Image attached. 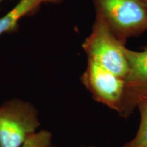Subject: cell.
<instances>
[{
  "instance_id": "cell-1",
  "label": "cell",
  "mask_w": 147,
  "mask_h": 147,
  "mask_svg": "<svg viewBox=\"0 0 147 147\" xmlns=\"http://www.w3.org/2000/svg\"><path fill=\"white\" fill-rule=\"evenodd\" d=\"M95 14L126 45L129 38L147 30V6L143 0H92Z\"/></svg>"
},
{
  "instance_id": "cell-2",
  "label": "cell",
  "mask_w": 147,
  "mask_h": 147,
  "mask_svg": "<svg viewBox=\"0 0 147 147\" xmlns=\"http://www.w3.org/2000/svg\"><path fill=\"white\" fill-rule=\"evenodd\" d=\"M87 59L125 78L128 71L126 47L112 32L104 20L95 14L91 32L82 44Z\"/></svg>"
},
{
  "instance_id": "cell-3",
  "label": "cell",
  "mask_w": 147,
  "mask_h": 147,
  "mask_svg": "<svg viewBox=\"0 0 147 147\" xmlns=\"http://www.w3.org/2000/svg\"><path fill=\"white\" fill-rule=\"evenodd\" d=\"M39 126L38 110L31 103L6 102L0 106V147H21Z\"/></svg>"
},
{
  "instance_id": "cell-4",
  "label": "cell",
  "mask_w": 147,
  "mask_h": 147,
  "mask_svg": "<svg viewBox=\"0 0 147 147\" xmlns=\"http://www.w3.org/2000/svg\"><path fill=\"white\" fill-rule=\"evenodd\" d=\"M80 80L93 100L119 113L124 91L123 77L87 59V67Z\"/></svg>"
},
{
  "instance_id": "cell-5",
  "label": "cell",
  "mask_w": 147,
  "mask_h": 147,
  "mask_svg": "<svg viewBox=\"0 0 147 147\" xmlns=\"http://www.w3.org/2000/svg\"><path fill=\"white\" fill-rule=\"evenodd\" d=\"M128 71L124 78V91L119 115L128 118L137 108L138 103L147 98V47L142 51L126 48Z\"/></svg>"
},
{
  "instance_id": "cell-6",
  "label": "cell",
  "mask_w": 147,
  "mask_h": 147,
  "mask_svg": "<svg viewBox=\"0 0 147 147\" xmlns=\"http://www.w3.org/2000/svg\"><path fill=\"white\" fill-rule=\"evenodd\" d=\"M65 0H19L9 12L0 18V36L14 32L22 18L36 12L44 3L58 5Z\"/></svg>"
},
{
  "instance_id": "cell-7",
  "label": "cell",
  "mask_w": 147,
  "mask_h": 147,
  "mask_svg": "<svg viewBox=\"0 0 147 147\" xmlns=\"http://www.w3.org/2000/svg\"><path fill=\"white\" fill-rule=\"evenodd\" d=\"M140 123L136 134L122 147H147V98L138 103Z\"/></svg>"
},
{
  "instance_id": "cell-8",
  "label": "cell",
  "mask_w": 147,
  "mask_h": 147,
  "mask_svg": "<svg viewBox=\"0 0 147 147\" xmlns=\"http://www.w3.org/2000/svg\"><path fill=\"white\" fill-rule=\"evenodd\" d=\"M51 134L47 131L31 134L24 141L21 147H50Z\"/></svg>"
},
{
  "instance_id": "cell-9",
  "label": "cell",
  "mask_w": 147,
  "mask_h": 147,
  "mask_svg": "<svg viewBox=\"0 0 147 147\" xmlns=\"http://www.w3.org/2000/svg\"><path fill=\"white\" fill-rule=\"evenodd\" d=\"M143 1H144V2L145 3V4H146V6H147V0H143Z\"/></svg>"
},
{
  "instance_id": "cell-10",
  "label": "cell",
  "mask_w": 147,
  "mask_h": 147,
  "mask_svg": "<svg viewBox=\"0 0 147 147\" xmlns=\"http://www.w3.org/2000/svg\"><path fill=\"white\" fill-rule=\"evenodd\" d=\"M84 147H96L95 146H84Z\"/></svg>"
},
{
  "instance_id": "cell-11",
  "label": "cell",
  "mask_w": 147,
  "mask_h": 147,
  "mask_svg": "<svg viewBox=\"0 0 147 147\" xmlns=\"http://www.w3.org/2000/svg\"><path fill=\"white\" fill-rule=\"evenodd\" d=\"M50 147H57V146H53V145H51Z\"/></svg>"
},
{
  "instance_id": "cell-12",
  "label": "cell",
  "mask_w": 147,
  "mask_h": 147,
  "mask_svg": "<svg viewBox=\"0 0 147 147\" xmlns=\"http://www.w3.org/2000/svg\"><path fill=\"white\" fill-rule=\"evenodd\" d=\"M3 1V0H0V3H1V1Z\"/></svg>"
}]
</instances>
